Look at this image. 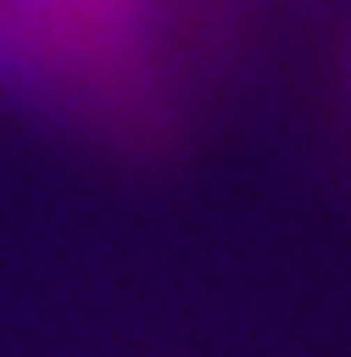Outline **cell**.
I'll return each instance as SVG.
<instances>
[{
  "instance_id": "cell-1",
  "label": "cell",
  "mask_w": 351,
  "mask_h": 357,
  "mask_svg": "<svg viewBox=\"0 0 351 357\" xmlns=\"http://www.w3.org/2000/svg\"><path fill=\"white\" fill-rule=\"evenodd\" d=\"M150 0H0V52L47 70H98L139 35Z\"/></svg>"
}]
</instances>
